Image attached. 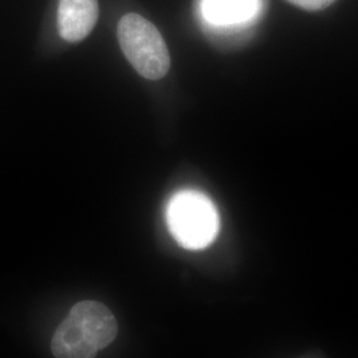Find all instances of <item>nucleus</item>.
<instances>
[{"label": "nucleus", "mask_w": 358, "mask_h": 358, "mask_svg": "<svg viewBox=\"0 0 358 358\" xmlns=\"http://www.w3.org/2000/svg\"><path fill=\"white\" fill-rule=\"evenodd\" d=\"M120 47L133 68L148 80H159L170 69L166 43L157 27L138 13L121 17L117 28Z\"/></svg>", "instance_id": "nucleus-3"}, {"label": "nucleus", "mask_w": 358, "mask_h": 358, "mask_svg": "<svg viewBox=\"0 0 358 358\" xmlns=\"http://www.w3.org/2000/svg\"><path fill=\"white\" fill-rule=\"evenodd\" d=\"M262 8V0H201L206 24L223 38L243 34L259 17Z\"/></svg>", "instance_id": "nucleus-4"}, {"label": "nucleus", "mask_w": 358, "mask_h": 358, "mask_svg": "<svg viewBox=\"0 0 358 358\" xmlns=\"http://www.w3.org/2000/svg\"><path fill=\"white\" fill-rule=\"evenodd\" d=\"M97 19V0H59V32L69 43H77L87 38L96 26Z\"/></svg>", "instance_id": "nucleus-5"}, {"label": "nucleus", "mask_w": 358, "mask_h": 358, "mask_svg": "<svg viewBox=\"0 0 358 358\" xmlns=\"http://www.w3.org/2000/svg\"><path fill=\"white\" fill-rule=\"evenodd\" d=\"M288 1L307 11H320L329 7L334 0H288Z\"/></svg>", "instance_id": "nucleus-6"}, {"label": "nucleus", "mask_w": 358, "mask_h": 358, "mask_svg": "<svg viewBox=\"0 0 358 358\" xmlns=\"http://www.w3.org/2000/svg\"><path fill=\"white\" fill-rule=\"evenodd\" d=\"M166 220L174 239L187 250H202L219 232V214L208 196L195 190L179 192L167 203Z\"/></svg>", "instance_id": "nucleus-2"}, {"label": "nucleus", "mask_w": 358, "mask_h": 358, "mask_svg": "<svg viewBox=\"0 0 358 358\" xmlns=\"http://www.w3.org/2000/svg\"><path fill=\"white\" fill-rule=\"evenodd\" d=\"M118 325L109 310L97 301H81L71 309L52 338L55 358H94L112 344Z\"/></svg>", "instance_id": "nucleus-1"}]
</instances>
